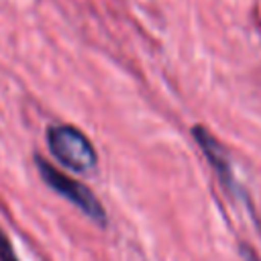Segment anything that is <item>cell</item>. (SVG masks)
I'll list each match as a JSON object with an SVG mask.
<instances>
[{
    "instance_id": "obj_1",
    "label": "cell",
    "mask_w": 261,
    "mask_h": 261,
    "mask_svg": "<svg viewBox=\"0 0 261 261\" xmlns=\"http://www.w3.org/2000/svg\"><path fill=\"white\" fill-rule=\"evenodd\" d=\"M47 149L55 161L73 173H92L98 167V151L94 143L73 124L53 122L45 133Z\"/></svg>"
},
{
    "instance_id": "obj_2",
    "label": "cell",
    "mask_w": 261,
    "mask_h": 261,
    "mask_svg": "<svg viewBox=\"0 0 261 261\" xmlns=\"http://www.w3.org/2000/svg\"><path fill=\"white\" fill-rule=\"evenodd\" d=\"M35 167L39 171V177L63 200H67L71 206H75L86 218H90L94 224H98L100 228H104L108 224V214L102 206V202L98 200V196L80 179H73L71 175H67L65 171L57 169L53 163H49L45 157H41L39 153L33 157Z\"/></svg>"
},
{
    "instance_id": "obj_3",
    "label": "cell",
    "mask_w": 261,
    "mask_h": 261,
    "mask_svg": "<svg viewBox=\"0 0 261 261\" xmlns=\"http://www.w3.org/2000/svg\"><path fill=\"white\" fill-rule=\"evenodd\" d=\"M192 137H194L196 145L200 147L204 159L212 167L224 194H228L230 198H237L239 196V184H237V177L232 173V163H230V157H228V151L224 149V145L204 124H194Z\"/></svg>"
},
{
    "instance_id": "obj_4",
    "label": "cell",
    "mask_w": 261,
    "mask_h": 261,
    "mask_svg": "<svg viewBox=\"0 0 261 261\" xmlns=\"http://www.w3.org/2000/svg\"><path fill=\"white\" fill-rule=\"evenodd\" d=\"M0 261H18V257L2 228H0Z\"/></svg>"
},
{
    "instance_id": "obj_5",
    "label": "cell",
    "mask_w": 261,
    "mask_h": 261,
    "mask_svg": "<svg viewBox=\"0 0 261 261\" xmlns=\"http://www.w3.org/2000/svg\"><path fill=\"white\" fill-rule=\"evenodd\" d=\"M239 251H241L243 261H261V257L257 255V251H255L249 243H241V245H239Z\"/></svg>"
}]
</instances>
